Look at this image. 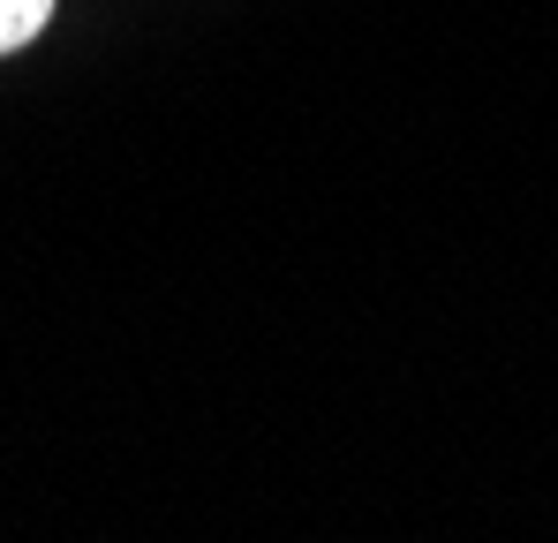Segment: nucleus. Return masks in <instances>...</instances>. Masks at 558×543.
Returning <instances> with one entry per match:
<instances>
[{"mask_svg": "<svg viewBox=\"0 0 558 543\" xmlns=\"http://www.w3.org/2000/svg\"><path fill=\"white\" fill-rule=\"evenodd\" d=\"M46 15H53V0H0V53L31 46L46 31Z\"/></svg>", "mask_w": 558, "mask_h": 543, "instance_id": "1", "label": "nucleus"}]
</instances>
